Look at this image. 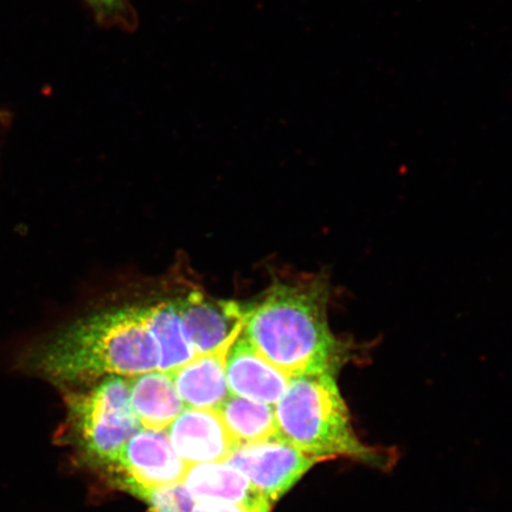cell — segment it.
<instances>
[{"instance_id": "obj_7", "label": "cell", "mask_w": 512, "mask_h": 512, "mask_svg": "<svg viewBox=\"0 0 512 512\" xmlns=\"http://www.w3.org/2000/svg\"><path fill=\"white\" fill-rule=\"evenodd\" d=\"M172 300L196 356L219 349L245 325L248 307L239 303L211 298L200 291Z\"/></svg>"}, {"instance_id": "obj_3", "label": "cell", "mask_w": 512, "mask_h": 512, "mask_svg": "<svg viewBox=\"0 0 512 512\" xmlns=\"http://www.w3.org/2000/svg\"><path fill=\"white\" fill-rule=\"evenodd\" d=\"M274 415L279 437L310 456L348 458L380 469L389 465L388 453L358 438L336 375L291 377Z\"/></svg>"}, {"instance_id": "obj_16", "label": "cell", "mask_w": 512, "mask_h": 512, "mask_svg": "<svg viewBox=\"0 0 512 512\" xmlns=\"http://www.w3.org/2000/svg\"><path fill=\"white\" fill-rule=\"evenodd\" d=\"M271 502L253 505H236L220 502H198L192 512H270Z\"/></svg>"}, {"instance_id": "obj_13", "label": "cell", "mask_w": 512, "mask_h": 512, "mask_svg": "<svg viewBox=\"0 0 512 512\" xmlns=\"http://www.w3.org/2000/svg\"><path fill=\"white\" fill-rule=\"evenodd\" d=\"M142 312L147 329L158 350V371L174 373L196 356L185 334L174 300L142 305Z\"/></svg>"}, {"instance_id": "obj_18", "label": "cell", "mask_w": 512, "mask_h": 512, "mask_svg": "<svg viewBox=\"0 0 512 512\" xmlns=\"http://www.w3.org/2000/svg\"><path fill=\"white\" fill-rule=\"evenodd\" d=\"M6 117V114L2 111H0V123H2V121L5 119Z\"/></svg>"}, {"instance_id": "obj_9", "label": "cell", "mask_w": 512, "mask_h": 512, "mask_svg": "<svg viewBox=\"0 0 512 512\" xmlns=\"http://www.w3.org/2000/svg\"><path fill=\"white\" fill-rule=\"evenodd\" d=\"M229 394L275 406L286 392L288 376L256 351L241 335L230 348L227 358Z\"/></svg>"}, {"instance_id": "obj_2", "label": "cell", "mask_w": 512, "mask_h": 512, "mask_svg": "<svg viewBox=\"0 0 512 512\" xmlns=\"http://www.w3.org/2000/svg\"><path fill=\"white\" fill-rule=\"evenodd\" d=\"M329 297V284L322 277L275 284L248 307L242 336L288 376L337 375L349 360V350L330 329Z\"/></svg>"}, {"instance_id": "obj_10", "label": "cell", "mask_w": 512, "mask_h": 512, "mask_svg": "<svg viewBox=\"0 0 512 512\" xmlns=\"http://www.w3.org/2000/svg\"><path fill=\"white\" fill-rule=\"evenodd\" d=\"M241 332H236L219 349L195 356L170 374L185 408L217 409L226 401L227 358Z\"/></svg>"}, {"instance_id": "obj_1", "label": "cell", "mask_w": 512, "mask_h": 512, "mask_svg": "<svg viewBox=\"0 0 512 512\" xmlns=\"http://www.w3.org/2000/svg\"><path fill=\"white\" fill-rule=\"evenodd\" d=\"M158 363L142 305L111 307L79 318L23 358L25 369L62 390L91 386L107 376L151 373Z\"/></svg>"}, {"instance_id": "obj_15", "label": "cell", "mask_w": 512, "mask_h": 512, "mask_svg": "<svg viewBox=\"0 0 512 512\" xmlns=\"http://www.w3.org/2000/svg\"><path fill=\"white\" fill-rule=\"evenodd\" d=\"M139 497L150 504L149 512H192L196 504L183 483L147 490Z\"/></svg>"}, {"instance_id": "obj_4", "label": "cell", "mask_w": 512, "mask_h": 512, "mask_svg": "<svg viewBox=\"0 0 512 512\" xmlns=\"http://www.w3.org/2000/svg\"><path fill=\"white\" fill-rule=\"evenodd\" d=\"M63 393L67 414L57 439L72 448L83 465L105 473L140 430L127 377L107 376Z\"/></svg>"}, {"instance_id": "obj_12", "label": "cell", "mask_w": 512, "mask_h": 512, "mask_svg": "<svg viewBox=\"0 0 512 512\" xmlns=\"http://www.w3.org/2000/svg\"><path fill=\"white\" fill-rule=\"evenodd\" d=\"M183 484L195 503L253 505L267 501L242 472L227 463L190 465Z\"/></svg>"}, {"instance_id": "obj_17", "label": "cell", "mask_w": 512, "mask_h": 512, "mask_svg": "<svg viewBox=\"0 0 512 512\" xmlns=\"http://www.w3.org/2000/svg\"><path fill=\"white\" fill-rule=\"evenodd\" d=\"M99 15L106 19H124L128 14V0H87Z\"/></svg>"}, {"instance_id": "obj_11", "label": "cell", "mask_w": 512, "mask_h": 512, "mask_svg": "<svg viewBox=\"0 0 512 512\" xmlns=\"http://www.w3.org/2000/svg\"><path fill=\"white\" fill-rule=\"evenodd\" d=\"M127 381L133 412L145 430L164 431L183 413L184 403L169 373L156 370Z\"/></svg>"}, {"instance_id": "obj_6", "label": "cell", "mask_w": 512, "mask_h": 512, "mask_svg": "<svg viewBox=\"0 0 512 512\" xmlns=\"http://www.w3.org/2000/svg\"><path fill=\"white\" fill-rule=\"evenodd\" d=\"M326 462L310 456L280 437L240 444L227 464L243 473L267 501L277 502L313 466Z\"/></svg>"}, {"instance_id": "obj_14", "label": "cell", "mask_w": 512, "mask_h": 512, "mask_svg": "<svg viewBox=\"0 0 512 512\" xmlns=\"http://www.w3.org/2000/svg\"><path fill=\"white\" fill-rule=\"evenodd\" d=\"M216 411L239 444L279 437L274 408L267 403L229 395Z\"/></svg>"}, {"instance_id": "obj_8", "label": "cell", "mask_w": 512, "mask_h": 512, "mask_svg": "<svg viewBox=\"0 0 512 512\" xmlns=\"http://www.w3.org/2000/svg\"><path fill=\"white\" fill-rule=\"evenodd\" d=\"M168 434L178 456L189 466L226 463L240 445L216 409H185Z\"/></svg>"}, {"instance_id": "obj_5", "label": "cell", "mask_w": 512, "mask_h": 512, "mask_svg": "<svg viewBox=\"0 0 512 512\" xmlns=\"http://www.w3.org/2000/svg\"><path fill=\"white\" fill-rule=\"evenodd\" d=\"M189 465L165 431L139 430L127 441L105 475L133 495L183 483Z\"/></svg>"}]
</instances>
